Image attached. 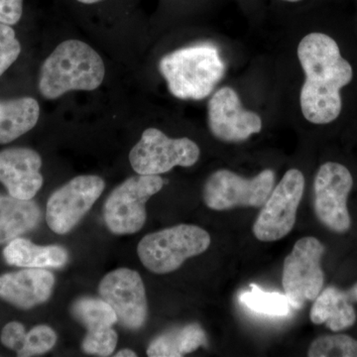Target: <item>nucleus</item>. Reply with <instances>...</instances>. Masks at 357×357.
<instances>
[{"label":"nucleus","instance_id":"22","mask_svg":"<svg viewBox=\"0 0 357 357\" xmlns=\"http://www.w3.org/2000/svg\"><path fill=\"white\" fill-rule=\"evenodd\" d=\"M239 300L248 309L269 316H286L290 307L285 295L265 292L255 284H251L249 291L239 296Z\"/></svg>","mask_w":357,"mask_h":357},{"label":"nucleus","instance_id":"18","mask_svg":"<svg viewBox=\"0 0 357 357\" xmlns=\"http://www.w3.org/2000/svg\"><path fill=\"white\" fill-rule=\"evenodd\" d=\"M40 105L35 98L0 100V144L13 142L35 128Z\"/></svg>","mask_w":357,"mask_h":357},{"label":"nucleus","instance_id":"24","mask_svg":"<svg viewBox=\"0 0 357 357\" xmlns=\"http://www.w3.org/2000/svg\"><path fill=\"white\" fill-rule=\"evenodd\" d=\"M57 342V335L48 326H37L26 333L25 344L18 356H41L51 351Z\"/></svg>","mask_w":357,"mask_h":357},{"label":"nucleus","instance_id":"14","mask_svg":"<svg viewBox=\"0 0 357 357\" xmlns=\"http://www.w3.org/2000/svg\"><path fill=\"white\" fill-rule=\"evenodd\" d=\"M41 156L29 148L0 152V182L13 198L32 199L43 185Z\"/></svg>","mask_w":357,"mask_h":357},{"label":"nucleus","instance_id":"5","mask_svg":"<svg viewBox=\"0 0 357 357\" xmlns=\"http://www.w3.org/2000/svg\"><path fill=\"white\" fill-rule=\"evenodd\" d=\"M325 251V246L316 237H303L284 260L282 284L289 305L294 309H302L323 290L325 274L321 261Z\"/></svg>","mask_w":357,"mask_h":357},{"label":"nucleus","instance_id":"10","mask_svg":"<svg viewBox=\"0 0 357 357\" xmlns=\"http://www.w3.org/2000/svg\"><path fill=\"white\" fill-rule=\"evenodd\" d=\"M352 187L351 170L338 162L321 164L314 176V213L326 229L337 234H345L351 227L347 199Z\"/></svg>","mask_w":357,"mask_h":357},{"label":"nucleus","instance_id":"16","mask_svg":"<svg viewBox=\"0 0 357 357\" xmlns=\"http://www.w3.org/2000/svg\"><path fill=\"white\" fill-rule=\"evenodd\" d=\"M352 303H357V283L347 291L331 286L314 300L310 318L314 325L326 324L333 332L347 330L356 321Z\"/></svg>","mask_w":357,"mask_h":357},{"label":"nucleus","instance_id":"29","mask_svg":"<svg viewBox=\"0 0 357 357\" xmlns=\"http://www.w3.org/2000/svg\"><path fill=\"white\" fill-rule=\"evenodd\" d=\"M115 356L135 357L137 356V354H136L135 352L130 351V349H122V351L117 352V354H115Z\"/></svg>","mask_w":357,"mask_h":357},{"label":"nucleus","instance_id":"31","mask_svg":"<svg viewBox=\"0 0 357 357\" xmlns=\"http://www.w3.org/2000/svg\"><path fill=\"white\" fill-rule=\"evenodd\" d=\"M279 1L289 2V3H296V2L303 1V0H279Z\"/></svg>","mask_w":357,"mask_h":357},{"label":"nucleus","instance_id":"26","mask_svg":"<svg viewBox=\"0 0 357 357\" xmlns=\"http://www.w3.org/2000/svg\"><path fill=\"white\" fill-rule=\"evenodd\" d=\"M21 45L10 25L0 23V77L17 60Z\"/></svg>","mask_w":357,"mask_h":357},{"label":"nucleus","instance_id":"19","mask_svg":"<svg viewBox=\"0 0 357 357\" xmlns=\"http://www.w3.org/2000/svg\"><path fill=\"white\" fill-rule=\"evenodd\" d=\"M40 218L41 211L31 199L0 196V243H9L35 229Z\"/></svg>","mask_w":357,"mask_h":357},{"label":"nucleus","instance_id":"1","mask_svg":"<svg viewBox=\"0 0 357 357\" xmlns=\"http://www.w3.org/2000/svg\"><path fill=\"white\" fill-rule=\"evenodd\" d=\"M316 30L297 47L304 73L301 112L309 123L330 126L357 115V32Z\"/></svg>","mask_w":357,"mask_h":357},{"label":"nucleus","instance_id":"6","mask_svg":"<svg viewBox=\"0 0 357 357\" xmlns=\"http://www.w3.org/2000/svg\"><path fill=\"white\" fill-rule=\"evenodd\" d=\"M164 185L160 175H137L115 188L103 208L107 227L114 234H132L146 222L145 204L161 191Z\"/></svg>","mask_w":357,"mask_h":357},{"label":"nucleus","instance_id":"23","mask_svg":"<svg viewBox=\"0 0 357 357\" xmlns=\"http://www.w3.org/2000/svg\"><path fill=\"white\" fill-rule=\"evenodd\" d=\"M310 357H357V340L347 335L316 338L307 351Z\"/></svg>","mask_w":357,"mask_h":357},{"label":"nucleus","instance_id":"15","mask_svg":"<svg viewBox=\"0 0 357 357\" xmlns=\"http://www.w3.org/2000/svg\"><path fill=\"white\" fill-rule=\"evenodd\" d=\"M55 278L43 268H27L0 276V298L9 304L31 309L50 298Z\"/></svg>","mask_w":357,"mask_h":357},{"label":"nucleus","instance_id":"25","mask_svg":"<svg viewBox=\"0 0 357 357\" xmlns=\"http://www.w3.org/2000/svg\"><path fill=\"white\" fill-rule=\"evenodd\" d=\"M117 340V333L112 328L88 331L83 342V349L93 356H109L114 354Z\"/></svg>","mask_w":357,"mask_h":357},{"label":"nucleus","instance_id":"8","mask_svg":"<svg viewBox=\"0 0 357 357\" xmlns=\"http://www.w3.org/2000/svg\"><path fill=\"white\" fill-rule=\"evenodd\" d=\"M274 171L266 169L248 178L222 169L211 174L204 187V202L213 211H227L237 206L261 208L275 185Z\"/></svg>","mask_w":357,"mask_h":357},{"label":"nucleus","instance_id":"7","mask_svg":"<svg viewBox=\"0 0 357 357\" xmlns=\"http://www.w3.org/2000/svg\"><path fill=\"white\" fill-rule=\"evenodd\" d=\"M201 150L190 138H170L160 129L147 128L129 153V162L138 175H161L175 167H192Z\"/></svg>","mask_w":357,"mask_h":357},{"label":"nucleus","instance_id":"4","mask_svg":"<svg viewBox=\"0 0 357 357\" xmlns=\"http://www.w3.org/2000/svg\"><path fill=\"white\" fill-rule=\"evenodd\" d=\"M211 245L208 231L192 225H178L147 234L138 244L140 261L149 271H175L189 258L206 252Z\"/></svg>","mask_w":357,"mask_h":357},{"label":"nucleus","instance_id":"3","mask_svg":"<svg viewBox=\"0 0 357 357\" xmlns=\"http://www.w3.org/2000/svg\"><path fill=\"white\" fill-rule=\"evenodd\" d=\"M158 68L169 91L184 100L208 98L225 73L220 52L210 44L194 45L171 52L160 60Z\"/></svg>","mask_w":357,"mask_h":357},{"label":"nucleus","instance_id":"30","mask_svg":"<svg viewBox=\"0 0 357 357\" xmlns=\"http://www.w3.org/2000/svg\"><path fill=\"white\" fill-rule=\"evenodd\" d=\"M77 1L83 4H95L98 3V2L102 1V0H77Z\"/></svg>","mask_w":357,"mask_h":357},{"label":"nucleus","instance_id":"12","mask_svg":"<svg viewBox=\"0 0 357 357\" xmlns=\"http://www.w3.org/2000/svg\"><path fill=\"white\" fill-rule=\"evenodd\" d=\"M208 124L217 139L227 143L246 141L262 130L259 114L246 109L236 89L222 86L211 95L208 102Z\"/></svg>","mask_w":357,"mask_h":357},{"label":"nucleus","instance_id":"11","mask_svg":"<svg viewBox=\"0 0 357 357\" xmlns=\"http://www.w3.org/2000/svg\"><path fill=\"white\" fill-rule=\"evenodd\" d=\"M102 178L77 176L54 192L47 203L46 220L58 234H66L81 222L105 190Z\"/></svg>","mask_w":357,"mask_h":357},{"label":"nucleus","instance_id":"9","mask_svg":"<svg viewBox=\"0 0 357 357\" xmlns=\"http://www.w3.org/2000/svg\"><path fill=\"white\" fill-rule=\"evenodd\" d=\"M305 190V177L290 169L273 188L253 225V234L263 243L280 241L290 234Z\"/></svg>","mask_w":357,"mask_h":357},{"label":"nucleus","instance_id":"28","mask_svg":"<svg viewBox=\"0 0 357 357\" xmlns=\"http://www.w3.org/2000/svg\"><path fill=\"white\" fill-rule=\"evenodd\" d=\"M23 13V0H0V23L14 25Z\"/></svg>","mask_w":357,"mask_h":357},{"label":"nucleus","instance_id":"21","mask_svg":"<svg viewBox=\"0 0 357 357\" xmlns=\"http://www.w3.org/2000/svg\"><path fill=\"white\" fill-rule=\"evenodd\" d=\"M72 312L88 331L112 328L117 321L114 309L102 299L82 298L73 305Z\"/></svg>","mask_w":357,"mask_h":357},{"label":"nucleus","instance_id":"17","mask_svg":"<svg viewBox=\"0 0 357 357\" xmlns=\"http://www.w3.org/2000/svg\"><path fill=\"white\" fill-rule=\"evenodd\" d=\"M8 264L25 268H61L69 260V253L58 245L40 246L28 239L14 238L3 251Z\"/></svg>","mask_w":357,"mask_h":357},{"label":"nucleus","instance_id":"2","mask_svg":"<svg viewBox=\"0 0 357 357\" xmlns=\"http://www.w3.org/2000/svg\"><path fill=\"white\" fill-rule=\"evenodd\" d=\"M105 77V63L93 47L81 40H67L44 61L38 89L46 100H57L69 91H95Z\"/></svg>","mask_w":357,"mask_h":357},{"label":"nucleus","instance_id":"20","mask_svg":"<svg viewBox=\"0 0 357 357\" xmlns=\"http://www.w3.org/2000/svg\"><path fill=\"white\" fill-rule=\"evenodd\" d=\"M206 335L198 324L170 331L152 340L147 349L150 357H181L206 347Z\"/></svg>","mask_w":357,"mask_h":357},{"label":"nucleus","instance_id":"27","mask_svg":"<svg viewBox=\"0 0 357 357\" xmlns=\"http://www.w3.org/2000/svg\"><path fill=\"white\" fill-rule=\"evenodd\" d=\"M26 333H26L22 324L18 323V321H11L4 326L0 340L4 347L15 351L18 354L24 347Z\"/></svg>","mask_w":357,"mask_h":357},{"label":"nucleus","instance_id":"13","mask_svg":"<svg viewBox=\"0 0 357 357\" xmlns=\"http://www.w3.org/2000/svg\"><path fill=\"white\" fill-rule=\"evenodd\" d=\"M100 297L114 309L117 321L131 331L146 323L148 305L144 284L138 272L119 268L105 275L100 282Z\"/></svg>","mask_w":357,"mask_h":357}]
</instances>
